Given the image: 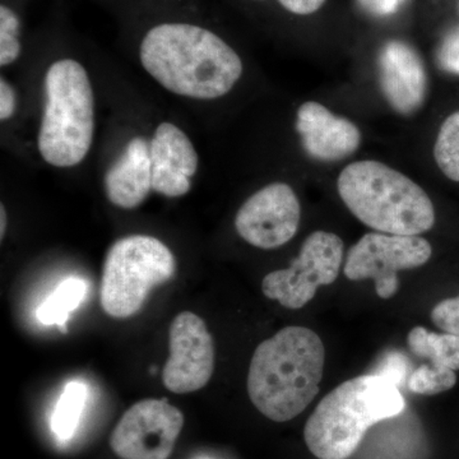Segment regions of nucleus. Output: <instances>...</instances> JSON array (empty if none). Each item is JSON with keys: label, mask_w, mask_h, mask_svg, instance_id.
<instances>
[{"label": "nucleus", "mask_w": 459, "mask_h": 459, "mask_svg": "<svg viewBox=\"0 0 459 459\" xmlns=\"http://www.w3.org/2000/svg\"><path fill=\"white\" fill-rule=\"evenodd\" d=\"M360 7L377 17L391 16L395 13L404 0H358Z\"/></svg>", "instance_id": "nucleus-25"}, {"label": "nucleus", "mask_w": 459, "mask_h": 459, "mask_svg": "<svg viewBox=\"0 0 459 459\" xmlns=\"http://www.w3.org/2000/svg\"><path fill=\"white\" fill-rule=\"evenodd\" d=\"M406 407L398 386L369 374L346 380L329 392L307 419L304 439L318 459H349L368 430Z\"/></svg>", "instance_id": "nucleus-3"}, {"label": "nucleus", "mask_w": 459, "mask_h": 459, "mask_svg": "<svg viewBox=\"0 0 459 459\" xmlns=\"http://www.w3.org/2000/svg\"><path fill=\"white\" fill-rule=\"evenodd\" d=\"M0 217H2V225H0V237L4 238L5 228H7V214H5L4 205L0 208Z\"/></svg>", "instance_id": "nucleus-28"}, {"label": "nucleus", "mask_w": 459, "mask_h": 459, "mask_svg": "<svg viewBox=\"0 0 459 459\" xmlns=\"http://www.w3.org/2000/svg\"><path fill=\"white\" fill-rule=\"evenodd\" d=\"M325 361V344L312 329H281L253 353L247 373L250 401L272 421L295 419L318 395Z\"/></svg>", "instance_id": "nucleus-2"}, {"label": "nucleus", "mask_w": 459, "mask_h": 459, "mask_svg": "<svg viewBox=\"0 0 459 459\" xmlns=\"http://www.w3.org/2000/svg\"><path fill=\"white\" fill-rule=\"evenodd\" d=\"M300 220V202L294 189L285 183H273L241 205L235 228L250 246L270 250L289 243L298 232Z\"/></svg>", "instance_id": "nucleus-11"}, {"label": "nucleus", "mask_w": 459, "mask_h": 459, "mask_svg": "<svg viewBox=\"0 0 459 459\" xmlns=\"http://www.w3.org/2000/svg\"><path fill=\"white\" fill-rule=\"evenodd\" d=\"M431 320L446 333L459 336V296L446 299L431 310Z\"/></svg>", "instance_id": "nucleus-22"}, {"label": "nucleus", "mask_w": 459, "mask_h": 459, "mask_svg": "<svg viewBox=\"0 0 459 459\" xmlns=\"http://www.w3.org/2000/svg\"><path fill=\"white\" fill-rule=\"evenodd\" d=\"M338 195L353 216L392 235H420L433 229L435 210L427 192L382 162L358 161L343 169Z\"/></svg>", "instance_id": "nucleus-4"}, {"label": "nucleus", "mask_w": 459, "mask_h": 459, "mask_svg": "<svg viewBox=\"0 0 459 459\" xmlns=\"http://www.w3.org/2000/svg\"><path fill=\"white\" fill-rule=\"evenodd\" d=\"M406 360H404L403 356L394 352L385 356V360L380 364L379 369L374 374L385 377V379L394 383L395 385L400 386L404 377H406Z\"/></svg>", "instance_id": "nucleus-24"}, {"label": "nucleus", "mask_w": 459, "mask_h": 459, "mask_svg": "<svg viewBox=\"0 0 459 459\" xmlns=\"http://www.w3.org/2000/svg\"><path fill=\"white\" fill-rule=\"evenodd\" d=\"M105 189L108 201L124 210H133L146 201L152 189L150 143L133 138L120 159L107 172Z\"/></svg>", "instance_id": "nucleus-15"}, {"label": "nucleus", "mask_w": 459, "mask_h": 459, "mask_svg": "<svg viewBox=\"0 0 459 459\" xmlns=\"http://www.w3.org/2000/svg\"><path fill=\"white\" fill-rule=\"evenodd\" d=\"M455 383L457 376L455 370L425 364L413 371L409 379V388L413 394L435 395L449 391Z\"/></svg>", "instance_id": "nucleus-20"}, {"label": "nucleus", "mask_w": 459, "mask_h": 459, "mask_svg": "<svg viewBox=\"0 0 459 459\" xmlns=\"http://www.w3.org/2000/svg\"><path fill=\"white\" fill-rule=\"evenodd\" d=\"M296 131L307 155L319 161L347 159L361 143V133L351 120L337 117L316 101L299 108Z\"/></svg>", "instance_id": "nucleus-14"}, {"label": "nucleus", "mask_w": 459, "mask_h": 459, "mask_svg": "<svg viewBox=\"0 0 459 459\" xmlns=\"http://www.w3.org/2000/svg\"><path fill=\"white\" fill-rule=\"evenodd\" d=\"M89 398L86 385L78 380L68 383L65 392L56 402V410L51 416V431L60 443L71 442L80 427L81 418Z\"/></svg>", "instance_id": "nucleus-18"}, {"label": "nucleus", "mask_w": 459, "mask_h": 459, "mask_svg": "<svg viewBox=\"0 0 459 459\" xmlns=\"http://www.w3.org/2000/svg\"><path fill=\"white\" fill-rule=\"evenodd\" d=\"M140 56L157 82L186 98H222L243 74L235 50L216 33L192 23L152 27L142 40Z\"/></svg>", "instance_id": "nucleus-1"}, {"label": "nucleus", "mask_w": 459, "mask_h": 459, "mask_svg": "<svg viewBox=\"0 0 459 459\" xmlns=\"http://www.w3.org/2000/svg\"><path fill=\"white\" fill-rule=\"evenodd\" d=\"M437 63L448 74L459 75V29L446 36L437 51Z\"/></svg>", "instance_id": "nucleus-23"}, {"label": "nucleus", "mask_w": 459, "mask_h": 459, "mask_svg": "<svg viewBox=\"0 0 459 459\" xmlns=\"http://www.w3.org/2000/svg\"><path fill=\"white\" fill-rule=\"evenodd\" d=\"M177 261L159 238L132 235L108 249L102 272L100 301L108 316L129 318L140 312L153 287L172 279Z\"/></svg>", "instance_id": "nucleus-6"}, {"label": "nucleus", "mask_w": 459, "mask_h": 459, "mask_svg": "<svg viewBox=\"0 0 459 459\" xmlns=\"http://www.w3.org/2000/svg\"><path fill=\"white\" fill-rule=\"evenodd\" d=\"M431 255L430 243L419 235L369 232L347 253L344 276L351 281L373 280L377 295L386 300L400 289L398 272L421 267Z\"/></svg>", "instance_id": "nucleus-8"}, {"label": "nucleus", "mask_w": 459, "mask_h": 459, "mask_svg": "<svg viewBox=\"0 0 459 459\" xmlns=\"http://www.w3.org/2000/svg\"><path fill=\"white\" fill-rule=\"evenodd\" d=\"M20 18L7 5L0 7V65L2 66L16 62L21 54Z\"/></svg>", "instance_id": "nucleus-21"}, {"label": "nucleus", "mask_w": 459, "mask_h": 459, "mask_svg": "<svg viewBox=\"0 0 459 459\" xmlns=\"http://www.w3.org/2000/svg\"><path fill=\"white\" fill-rule=\"evenodd\" d=\"M183 427V412L165 398L140 401L117 422L110 446L122 459H169Z\"/></svg>", "instance_id": "nucleus-9"}, {"label": "nucleus", "mask_w": 459, "mask_h": 459, "mask_svg": "<svg viewBox=\"0 0 459 459\" xmlns=\"http://www.w3.org/2000/svg\"><path fill=\"white\" fill-rule=\"evenodd\" d=\"M87 290L89 285L86 281L78 277L63 281L56 291L39 307L36 312L39 322L44 325H56L63 333H66L69 316L82 304Z\"/></svg>", "instance_id": "nucleus-17"}, {"label": "nucleus", "mask_w": 459, "mask_h": 459, "mask_svg": "<svg viewBox=\"0 0 459 459\" xmlns=\"http://www.w3.org/2000/svg\"><path fill=\"white\" fill-rule=\"evenodd\" d=\"M434 157L443 174L459 183V111L449 115L440 126Z\"/></svg>", "instance_id": "nucleus-19"}, {"label": "nucleus", "mask_w": 459, "mask_h": 459, "mask_svg": "<svg viewBox=\"0 0 459 459\" xmlns=\"http://www.w3.org/2000/svg\"><path fill=\"white\" fill-rule=\"evenodd\" d=\"M383 95L397 113L410 115L424 104L428 75L418 51L403 41L386 42L379 56Z\"/></svg>", "instance_id": "nucleus-12"}, {"label": "nucleus", "mask_w": 459, "mask_h": 459, "mask_svg": "<svg viewBox=\"0 0 459 459\" xmlns=\"http://www.w3.org/2000/svg\"><path fill=\"white\" fill-rule=\"evenodd\" d=\"M16 108L14 91L4 80L0 81V119L7 120Z\"/></svg>", "instance_id": "nucleus-27"}, {"label": "nucleus", "mask_w": 459, "mask_h": 459, "mask_svg": "<svg viewBox=\"0 0 459 459\" xmlns=\"http://www.w3.org/2000/svg\"><path fill=\"white\" fill-rule=\"evenodd\" d=\"M169 346L170 356L162 371L166 388L177 394L204 388L214 370V344L204 320L192 312L175 316Z\"/></svg>", "instance_id": "nucleus-10"}, {"label": "nucleus", "mask_w": 459, "mask_h": 459, "mask_svg": "<svg viewBox=\"0 0 459 459\" xmlns=\"http://www.w3.org/2000/svg\"><path fill=\"white\" fill-rule=\"evenodd\" d=\"M39 150L48 164L72 168L89 153L95 131V99L80 63L63 59L48 69Z\"/></svg>", "instance_id": "nucleus-5"}, {"label": "nucleus", "mask_w": 459, "mask_h": 459, "mask_svg": "<svg viewBox=\"0 0 459 459\" xmlns=\"http://www.w3.org/2000/svg\"><path fill=\"white\" fill-rule=\"evenodd\" d=\"M410 351L418 358L427 359L437 368L459 370V336L434 333L422 327L411 329L407 336Z\"/></svg>", "instance_id": "nucleus-16"}, {"label": "nucleus", "mask_w": 459, "mask_h": 459, "mask_svg": "<svg viewBox=\"0 0 459 459\" xmlns=\"http://www.w3.org/2000/svg\"><path fill=\"white\" fill-rule=\"evenodd\" d=\"M279 3L291 13L307 16V14L316 13L322 8L325 0H279Z\"/></svg>", "instance_id": "nucleus-26"}, {"label": "nucleus", "mask_w": 459, "mask_h": 459, "mask_svg": "<svg viewBox=\"0 0 459 459\" xmlns=\"http://www.w3.org/2000/svg\"><path fill=\"white\" fill-rule=\"evenodd\" d=\"M343 250L342 238L333 232H313L305 238L298 258L289 268L271 272L263 279V294L287 309H301L313 300L320 286L337 280Z\"/></svg>", "instance_id": "nucleus-7"}, {"label": "nucleus", "mask_w": 459, "mask_h": 459, "mask_svg": "<svg viewBox=\"0 0 459 459\" xmlns=\"http://www.w3.org/2000/svg\"><path fill=\"white\" fill-rule=\"evenodd\" d=\"M150 157L155 192L169 198L189 192L190 178L198 169V155L186 133L174 124H160L150 142Z\"/></svg>", "instance_id": "nucleus-13"}]
</instances>
